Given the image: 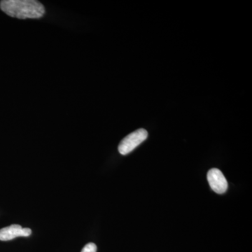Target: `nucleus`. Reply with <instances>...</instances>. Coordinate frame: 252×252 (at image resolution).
I'll list each match as a JSON object with an SVG mask.
<instances>
[{
    "label": "nucleus",
    "mask_w": 252,
    "mask_h": 252,
    "mask_svg": "<svg viewBox=\"0 0 252 252\" xmlns=\"http://www.w3.org/2000/svg\"><path fill=\"white\" fill-rule=\"evenodd\" d=\"M148 137V132L145 129L141 128L132 132L123 139L119 145V152L122 155H127L138 147Z\"/></svg>",
    "instance_id": "2"
},
{
    "label": "nucleus",
    "mask_w": 252,
    "mask_h": 252,
    "mask_svg": "<svg viewBox=\"0 0 252 252\" xmlns=\"http://www.w3.org/2000/svg\"><path fill=\"white\" fill-rule=\"evenodd\" d=\"M81 252H97V246L94 243H89L84 246Z\"/></svg>",
    "instance_id": "5"
},
{
    "label": "nucleus",
    "mask_w": 252,
    "mask_h": 252,
    "mask_svg": "<svg viewBox=\"0 0 252 252\" xmlns=\"http://www.w3.org/2000/svg\"><path fill=\"white\" fill-rule=\"evenodd\" d=\"M32 230L28 228H22L18 224L5 227L0 230V240L9 241L18 237H28L31 235Z\"/></svg>",
    "instance_id": "4"
},
{
    "label": "nucleus",
    "mask_w": 252,
    "mask_h": 252,
    "mask_svg": "<svg viewBox=\"0 0 252 252\" xmlns=\"http://www.w3.org/2000/svg\"><path fill=\"white\" fill-rule=\"evenodd\" d=\"M207 180L212 190L217 193H224L228 189L226 179L219 169H211L207 173Z\"/></svg>",
    "instance_id": "3"
},
{
    "label": "nucleus",
    "mask_w": 252,
    "mask_h": 252,
    "mask_svg": "<svg viewBox=\"0 0 252 252\" xmlns=\"http://www.w3.org/2000/svg\"><path fill=\"white\" fill-rule=\"evenodd\" d=\"M0 9L11 17L26 19L39 18L45 14L44 5L34 0H4Z\"/></svg>",
    "instance_id": "1"
}]
</instances>
